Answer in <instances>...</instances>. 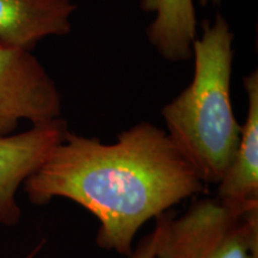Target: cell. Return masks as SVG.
<instances>
[{
  "instance_id": "cell-1",
  "label": "cell",
  "mask_w": 258,
  "mask_h": 258,
  "mask_svg": "<svg viewBox=\"0 0 258 258\" xmlns=\"http://www.w3.org/2000/svg\"><path fill=\"white\" fill-rule=\"evenodd\" d=\"M23 185L35 205L55 198L78 203L99 222L97 245L124 256L148 220L206 186L166 131L151 122L122 132L112 144L67 131Z\"/></svg>"
},
{
  "instance_id": "cell-2",
  "label": "cell",
  "mask_w": 258,
  "mask_h": 258,
  "mask_svg": "<svg viewBox=\"0 0 258 258\" xmlns=\"http://www.w3.org/2000/svg\"><path fill=\"white\" fill-rule=\"evenodd\" d=\"M233 34L218 16L192 43V82L164 106L166 133L205 184H218L233 160L241 125L232 109Z\"/></svg>"
},
{
  "instance_id": "cell-3",
  "label": "cell",
  "mask_w": 258,
  "mask_h": 258,
  "mask_svg": "<svg viewBox=\"0 0 258 258\" xmlns=\"http://www.w3.org/2000/svg\"><path fill=\"white\" fill-rule=\"evenodd\" d=\"M154 258H258V209L231 207L217 196L194 199L179 215L156 218Z\"/></svg>"
},
{
  "instance_id": "cell-4",
  "label": "cell",
  "mask_w": 258,
  "mask_h": 258,
  "mask_svg": "<svg viewBox=\"0 0 258 258\" xmlns=\"http://www.w3.org/2000/svg\"><path fill=\"white\" fill-rule=\"evenodd\" d=\"M61 106L55 83L31 51L0 44V137L14 133L21 121L59 120Z\"/></svg>"
},
{
  "instance_id": "cell-5",
  "label": "cell",
  "mask_w": 258,
  "mask_h": 258,
  "mask_svg": "<svg viewBox=\"0 0 258 258\" xmlns=\"http://www.w3.org/2000/svg\"><path fill=\"white\" fill-rule=\"evenodd\" d=\"M67 131L61 117L32 125L23 133L0 137V224L12 226L19 221L22 212L16 200L19 186L46 161Z\"/></svg>"
},
{
  "instance_id": "cell-6",
  "label": "cell",
  "mask_w": 258,
  "mask_h": 258,
  "mask_svg": "<svg viewBox=\"0 0 258 258\" xmlns=\"http://www.w3.org/2000/svg\"><path fill=\"white\" fill-rule=\"evenodd\" d=\"M71 0H0V44L31 51L48 36H63L72 29Z\"/></svg>"
},
{
  "instance_id": "cell-7",
  "label": "cell",
  "mask_w": 258,
  "mask_h": 258,
  "mask_svg": "<svg viewBox=\"0 0 258 258\" xmlns=\"http://www.w3.org/2000/svg\"><path fill=\"white\" fill-rule=\"evenodd\" d=\"M249 99L245 124L241 125L239 145L225 176L218 183L215 196L231 207L258 209V73L244 79Z\"/></svg>"
},
{
  "instance_id": "cell-8",
  "label": "cell",
  "mask_w": 258,
  "mask_h": 258,
  "mask_svg": "<svg viewBox=\"0 0 258 258\" xmlns=\"http://www.w3.org/2000/svg\"><path fill=\"white\" fill-rule=\"evenodd\" d=\"M141 5L156 15L147 30L153 47L167 60L189 59L196 40L194 0H141Z\"/></svg>"
},
{
  "instance_id": "cell-9",
  "label": "cell",
  "mask_w": 258,
  "mask_h": 258,
  "mask_svg": "<svg viewBox=\"0 0 258 258\" xmlns=\"http://www.w3.org/2000/svg\"><path fill=\"white\" fill-rule=\"evenodd\" d=\"M156 256V233L154 231L141 238L137 249L132 250L127 258H154Z\"/></svg>"
},
{
  "instance_id": "cell-10",
  "label": "cell",
  "mask_w": 258,
  "mask_h": 258,
  "mask_svg": "<svg viewBox=\"0 0 258 258\" xmlns=\"http://www.w3.org/2000/svg\"><path fill=\"white\" fill-rule=\"evenodd\" d=\"M42 245H43V243H41L40 245H38V246H37V247H35V249H34V250H32V251H31V252H30V253H29V254H28V256H27V257H25V258H34L35 256H36V253L38 252V251H40V250H41Z\"/></svg>"
},
{
  "instance_id": "cell-11",
  "label": "cell",
  "mask_w": 258,
  "mask_h": 258,
  "mask_svg": "<svg viewBox=\"0 0 258 258\" xmlns=\"http://www.w3.org/2000/svg\"><path fill=\"white\" fill-rule=\"evenodd\" d=\"M199 2H200V3H201V4H202V5H206V4H207V3H208V2H211V0H199ZM214 2H215V0H214Z\"/></svg>"
}]
</instances>
